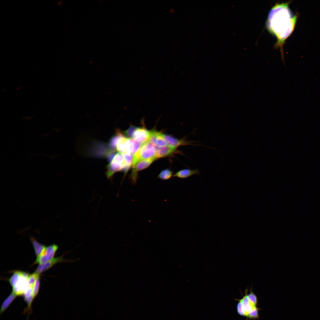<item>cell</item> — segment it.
<instances>
[{
    "instance_id": "obj_1",
    "label": "cell",
    "mask_w": 320,
    "mask_h": 320,
    "mask_svg": "<svg viewBox=\"0 0 320 320\" xmlns=\"http://www.w3.org/2000/svg\"><path fill=\"white\" fill-rule=\"evenodd\" d=\"M291 1L274 4L269 11L266 22L267 29L277 39L275 47L280 48L281 54L283 46L294 31L298 17V14L293 13L289 7Z\"/></svg>"
},
{
    "instance_id": "obj_2",
    "label": "cell",
    "mask_w": 320,
    "mask_h": 320,
    "mask_svg": "<svg viewBox=\"0 0 320 320\" xmlns=\"http://www.w3.org/2000/svg\"><path fill=\"white\" fill-rule=\"evenodd\" d=\"M247 290L246 289L244 296L241 299L239 300L237 305V312L240 315L251 319H256L259 316L257 304L249 298Z\"/></svg>"
},
{
    "instance_id": "obj_3",
    "label": "cell",
    "mask_w": 320,
    "mask_h": 320,
    "mask_svg": "<svg viewBox=\"0 0 320 320\" xmlns=\"http://www.w3.org/2000/svg\"><path fill=\"white\" fill-rule=\"evenodd\" d=\"M130 167L127 165L123 154L119 152L113 157L107 166V177L111 179L116 172L121 170L127 171Z\"/></svg>"
},
{
    "instance_id": "obj_4",
    "label": "cell",
    "mask_w": 320,
    "mask_h": 320,
    "mask_svg": "<svg viewBox=\"0 0 320 320\" xmlns=\"http://www.w3.org/2000/svg\"><path fill=\"white\" fill-rule=\"evenodd\" d=\"M156 154L155 147L152 144L148 141L142 144L133 155L132 166L141 161L155 158Z\"/></svg>"
},
{
    "instance_id": "obj_5",
    "label": "cell",
    "mask_w": 320,
    "mask_h": 320,
    "mask_svg": "<svg viewBox=\"0 0 320 320\" xmlns=\"http://www.w3.org/2000/svg\"><path fill=\"white\" fill-rule=\"evenodd\" d=\"M29 275L27 273L20 271L12 287L13 293L16 295L24 294L28 287V280Z\"/></svg>"
},
{
    "instance_id": "obj_6",
    "label": "cell",
    "mask_w": 320,
    "mask_h": 320,
    "mask_svg": "<svg viewBox=\"0 0 320 320\" xmlns=\"http://www.w3.org/2000/svg\"><path fill=\"white\" fill-rule=\"evenodd\" d=\"M155 159V158H153L142 160L132 166L133 168L129 177L132 185H135L137 182L138 177V172L148 167Z\"/></svg>"
},
{
    "instance_id": "obj_7",
    "label": "cell",
    "mask_w": 320,
    "mask_h": 320,
    "mask_svg": "<svg viewBox=\"0 0 320 320\" xmlns=\"http://www.w3.org/2000/svg\"><path fill=\"white\" fill-rule=\"evenodd\" d=\"M58 248V245L55 244L48 246L44 252L39 257L37 258L34 263L42 264L52 260L54 258Z\"/></svg>"
},
{
    "instance_id": "obj_8",
    "label": "cell",
    "mask_w": 320,
    "mask_h": 320,
    "mask_svg": "<svg viewBox=\"0 0 320 320\" xmlns=\"http://www.w3.org/2000/svg\"><path fill=\"white\" fill-rule=\"evenodd\" d=\"M75 260H65L64 259L63 256L54 258L46 263L39 264L37 268L35 273L39 275L41 273L47 270L56 263L65 262H73Z\"/></svg>"
},
{
    "instance_id": "obj_9",
    "label": "cell",
    "mask_w": 320,
    "mask_h": 320,
    "mask_svg": "<svg viewBox=\"0 0 320 320\" xmlns=\"http://www.w3.org/2000/svg\"><path fill=\"white\" fill-rule=\"evenodd\" d=\"M151 135V131L145 128L137 127L134 132L132 137L134 141L142 145L148 142Z\"/></svg>"
},
{
    "instance_id": "obj_10",
    "label": "cell",
    "mask_w": 320,
    "mask_h": 320,
    "mask_svg": "<svg viewBox=\"0 0 320 320\" xmlns=\"http://www.w3.org/2000/svg\"><path fill=\"white\" fill-rule=\"evenodd\" d=\"M163 136L168 145L176 148L180 146L194 145V142L187 140L185 137L179 139L167 135L163 134Z\"/></svg>"
},
{
    "instance_id": "obj_11",
    "label": "cell",
    "mask_w": 320,
    "mask_h": 320,
    "mask_svg": "<svg viewBox=\"0 0 320 320\" xmlns=\"http://www.w3.org/2000/svg\"><path fill=\"white\" fill-rule=\"evenodd\" d=\"M155 158L156 159L169 155L176 152V148L169 145L160 147H155Z\"/></svg>"
},
{
    "instance_id": "obj_12",
    "label": "cell",
    "mask_w": 320,
    "mask_h": 320,
    "mask_svg": "<svg viewBox=\"0 0 320 320\" xmlns=\"http://www.w3.org/2000/svg\"><path fill=\"white\" fill-rule=\"evenodd\" d=\"M200 171L198 169H185L180 170L176 173L173 176L181 179L188 178L194 175H198Z\"/></svg>"
},
{
    "instance_id": "obj_13",
    "label": "cell",
    "mask_w": 320,
    "mask_h": 320,
    "mask_svg": "<svg viewBox=\"0 0 320 320\" xmlns=\"http://www.w3.org/2000/svg\"><path fill=\"white\" fill-rule=\"evenodd\" d=\"M37 258L39 257L45 251L46 247L38 242L33 238L31 239Z\"/></svg>"
},
{
    "instance_id": "obj_14",
    "label": "cell",
    "mask_w": 320,
    "mask_h": 320,
    "mask_svg": "<svg viewBox=\"0 0 320 320\" xmlns=\"http://www.w3.org/2000/svg\"><path fill=\"white\" fill-rule=\"evenodd\" d=\"M167 145L164 138L163 134L158 132L154 145L155 147H160L165 146Z\"/></svg>"
},
{
    "instance_id": "obj_15",
    "label": "cell",
    "mask_w": 320,
    "mask_h": 320,
    "mask_svg": "<svg viewBox=\"0 0 320 320\" xmlns=\"http://www.w3.org/2000/svg\"><path fill=\"white\" fill-rule=\"evenodd\" d=\"M124 145L126 153H132L134 148V140L132 139L125 137Z\"/></svg>"
},
{
    "instance_id": "obj_16",
    "label": "cell",
    "mask_w": 320,
    "mask_h": 320,
    "mask_svg": "<svg viewBox=\"0 0 320 320\" xmlns=\"http://www.w3.org/2000/svg\"><path fill=\"white\" fill-rule=\"evenodd\" d=\"M173 172L170 169H166L162 170L159 174L158 177L162 180L169 179L172 175Z\"/></svg>"
},
{
    "instance_id": "obj_17",
    "label": "cell",
    "mask_w": 320,
    "mask_h": 320,
    "mask_svg": "<svg viewBox=\"0 0 320 320\" xmlns=\"http://www.w3.org/2000/svg\"><path fill=\"white\" fill-rule=\"evenodd\" d=\"M16 295L12 292L10 295L5 300L3 303L1 307V311H4L9 304L11 301H12L16 296Z\"/></svg>"
},
{
    "instance_id": "obj_18",
    "label": "cell",
    "mask_w": 320,
    "mask_h": 320,
    "mask_svg": "<svg viewBox=\"0 0 320 320\" xmlns=\"http://www.w3.org/2000/svg\"><path fill=\"white\" fill-rule=\"evenodd\" d=\"M40 284L39 275H38L35 281L33 288V296L34 297L37 295Z\"/></svg>"
},
{
    "instance_id": "obj_19",
    "label": "cell",
    "mask_w": 320,
    "mask_h": 320,
    "mask_svg": "<svg viewBox=\"0 0 320 320\" xmlns=\"http://www.w3.org/2000/svg\"><path fill=\"white\" fill-rule=\"evenodd\" d=\"M38 275H39L35 272L29 275L28 280V286L33 287L35 281Z\"/></svg>"
},
{
    "instance_id": "obj_20",
    "label": "cell",
    "mask_w": 320,
    "mask_h": 320,
    "mask_svg": "<svg viewBox=\"0 0 320 320\" xmlns=\"http://www.w3.org/2000/svg\"><path fill=\"white\" fill-rule=\"evenodd\" d=\"M123 155L127 165L130 167L132 164L133 160L132 154L131 153H126Z\"/></svg>"
},
{
    "instance_id": "obj_21",
    "label": "cell",
    "mask_w": 320,
    "mask_h": 320,
    "mask_svg": "<svg viewBox=\"0 0 320 320\" xmlns=\"http://www.w3.org/2000/svg\"><path fill=\"white\" fill-rule=\"evenodd\" d=\"M137 127L133 125H131L124 132L125 134L128 136L130 137H132L133 134Z\"/></svg>"
}]
</instances>
